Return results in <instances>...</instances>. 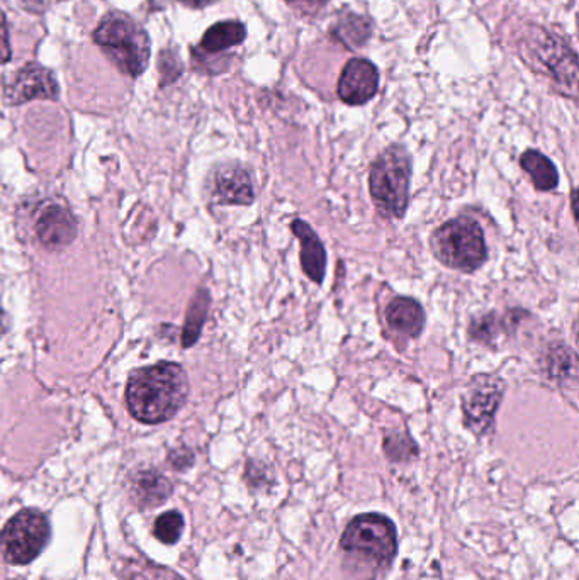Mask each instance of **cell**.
<instances>
[{
    "mask_svg": "<svg viewBox=\"0 0 579 580\" xmlns=\"http://www.w3.org/2000/svg\"><path fill=\"white\" fill-rule=\"evenodd\" d=\"M6 99L11 104H24L33 99L59 97V84L52 70L44 69L38 63H28L12 75L11 81L6 82Z\"/></svg>",
    "mask_w": 579,
    "mask_h": 580,
    "instance_id": "8",
    "label": "cell"
},
{
    "mask_svg": "<svg viewBox=\"0 0 579 580\" xmlns=\"http://www.w3.org/2000/svg\"><path fill=\"white\" fill-rule=\"evenodd\" d=\"M520 167L533 178L534 187L540 193H552L559 186V172L552 160L537 149L521 153Z\"/></svg>",
    "mask_w": 579,
    "mask_h": 580,
    "instance_id": "17",
    "label": "cell"
},
{
    "mask_svg": "<svg viewBox=\"0 0 579 580\" xmlns=\"http://www.w3.org/2000/svg\"><path fill=\"white\" fill-rule=\"evenodd\" d=\"M170 464L174 465V468L177 470H184V468H189L194 464V454L189 450L174 452L170 455Z\"/></svg>",
    "mask_w": 579,
    "mask_h": 580,
    "instance_id": "23",
    "label": "cell"
},
{
    "mask_svg": "<svg viewBox=\"0 0 579 580\" xmlns=\"http://www.w3.org/2000/svg\"><path fill=\"white\" fill-rule=\"evenodd\" d=\"M50 537L52 528L46 516L37 509H22L0 534V551L6 562L28 566L44 550Z\"/></svg>",
    "mask_w": 579,
    "mask_h": 580,
    "instance_id": "6",
    "label": "cell"
},
{
    "mask_svg": "<svg viewBox=\"0 0 579 580\" xmlns=\"http://www.w3.org/2000/svg\"><path fill=\"white\" fill-rule=\"evenodd\" d=\"M245 37H247V30L241 22H216L206 31L203 41H200L199 50L205 51V53H219V51L244 43Z\"/></svg>",
    "mask_w": 579,
    "mask_h": 580,
    "instance_id": "18",
    "label": "cell"
},
{
    "mask_svg": "<svg viewBox=\"0 0 579 580\" xmlns=\"http://www.w3.org/2000/svg\"><path fill=\"white\" fill-rule=\"evenodd\" d=\"M209 302H211V298H209L208 290H197L193 302H190L189 312H187L186 327H184V349H189V346H193L194 343L199 340L200 331H203L206 318H208Z\"/></svg>",
    "mask_w": 579,
    "mask_h": 580,
    "instance_id": "19",
    "label": "cell"
},
{
    "mask_svg": "<svg viewBox=\"0 0 579 580\" xmlns=\"http://www.w3.org/2000/svg\"><path fill=\"white\" fill-rule=\"evenodd\" d=\"M544 372L554 384H572L575 387L578 381V356L575 350L562 343L550 345L544 355Z\"/></svg>",
    "mask_w": 579,
    "mask_h": 580,
    "instance_id": "16",
    "label": "cell"
},
{
    "mask_svg": "<svg viewBox=\"0 0 579 580\" xmlns=\"http://www.w3.org/2000/svg\"><path fill=\"white\" fill-rule=\"evenodd\" d=\"M37 235L50 250L72 244L77 236V219L62 206H48L37 221Z\"/></svg>",
    "mask_w": 579,
    "mask_h": 580,
    "instance_id": "11",
    "label": "cell"
},
{
    "mask_svg": "<svg viewBox=\"0 0 579 580\" xmlns=\"http://www.w3.org/2000/svg\"><path fill=\"white\" fill-rule=\"evenodd\" d=\"M289 228L298 236L299 245H301L299 258H301V269L304 276L321 286L324 273H327V250L321 244L320 236L303 219H294Z\"/></svg>",
    "mask_w": 579,
    "mask_h": 580,
    "instance_id": "12",
    "label": "cell"
},
{
    "mask_svg": "<svg viewBox=\"0 0 579 580\" xmlns=\"http://www.w3.org/2000/svg\"><path fill=\"white\" fill-rule=\"evenodd\" d=\"M507 382L498 374H477L471 377L461 395L463 421L477 438L489 435L495 428L496 413L502 406Z\"/></svg>",
    "mask_w": 579,
    "mask_h": 580,
    "instance_id": "7",
    "label": "cell"
},
{
    "mask_svg": "<svg viewBox=\"0 0 579 580\" xmlns=\"http://www.w3.org/2000/svg\"><path fill=\"white\" fill-rule=\"evenodd\" d=\"M179 2H183L187 8L203 9L206 6H211L215 0H179Z\"/></svg>",
    "mask_w": 579,
    "mask_h": 580,
    "instance_id": "24",
    "label": "cell"
},
{
    "mask_svg": "<svg viewBox=\"0 0 579 580\" xmlns=\"http://www.w3.org/2000/svg\"><path fill=\"white\" fill-rule=\"evenodd\" d=\"M386 323L400 336L418 338L425 330V309L416 299L397 296L387 304Z\"/></svg>",
    "mask_w": 579,
    "mask_h": 580,
    "instance_id": "13",
    "label": "cell"
},
{
    "mask_svg": "<svg viewBox=\"0 0 579 580\" xmlns=\"http://www.w3.org/2000/svg\"><path fill=\"white\" fill-rule=\"evenodd\" d=\"M174 493L170 480L157 470L138 472L132 480V496L142 508H155Z\"/></svg>",
    "mask_w": 579,
    "mask_h": 580,
    "instance_id": "15",
    "label": "cell"
},
{
    "mask_svg": "<svg viewBox=\"0 0 579 580\" xmlns=\"http://www.w3.org/2000/svg\"><path fill=\"white\" fill-rule=\"evenodd\" d=\"M524 315V311L517 318H511V312L502 315L496 311L473 315L469 320V327H467V338L474 343H479V345H493L503 333H510L520 323Z\"/></svg>",
    "mask_w": 579,
    "mask_h": 580,
    "instance_id": "14",
    "label": "cell"
},
{
    "mask_svg": "<svg viewBox=\"0 0 579 580\" xmlns=\"http://www.w3.org/2000/svg\"><path fill=\"white\" fill-rule=\"evenodd\" d=\"M213 200L219 206H251L256 200L254 177L240 164H225L213 172Z\"/></svg>",
    "mask_w": 579,
    "mask_h": 580,
    "instance_id": "9",
    "label": "cell"
},
{
    "mask_svg": "<svg viewBox=\"0 0 579 580\" xmlns=\"http://www.w3.org/2000/svg\"><path fill=\"white\" fill-rule=\"evenodd\" d=\"M432 253L447 269L461 273H474L488 260L485 231L476 219L469 216L448 219L432 232Z\"/></svg>",
    "mask_w": 579,
    "mask_h": 580,
    "instance_id": "3",
    "label": "cell"
},
{
    "mask_svg": "<svg viewBox=\"0 0 579 580\" xmlns=\"http://www.w3.org/2000/svg\"><path fill=\"white\" fill-rule=\"evenodd\" d=\"M384 455L394 464L412 462L418 457V445L413 442L412 436L405 432H390L384 436Z\"/></svg>",
    "mask_w": 579,
    "mask_h": 580,
    "instance_id": "20",
    "label": "cell"
},
{
    "mask_svg": "<svg viewBox=\"0 0 579 580\" xmlns=\"http://www.w3.org/2000/svg\"><path fill=\"white\" fill-rule=\"evenodd\" d=\"M576 199H578V194H576V190L572 189L571 200H572V215H575V218H576Z\"/></svg>",
    "mask_w": 579,
    "mask_h": 580,
    "instance_id": "25",
    "label": "cell"
},
{
    "mask_svg": "<svg viewBox=\"0 0 579 580\" xmlns=\"http://www.w3.org/2000/svg\"><path fill=\"white\" fill-rule=\"evenodd\" d=\"M184 516L179 511H168L158 516L154 526V535L165 545H175L183 537Z\"/></svg>",
    "mask_w": 579,
    "mask_h": 580,
    "instance_id": "21",
    "label": "cell"
},
{
    "mask_svg": "<svg viewBox=\"0 0 579 580\" xmlns=\"http://www.w3.org/2000/svg\"><path fill=\"white\" fill-rule=\"evenodd\" d=\"M412 175V155L405 146H390L372 162L369 193L372 204L383 218H405L410 206Z\"/></svg>",
    "mask_w": 579,
    "mask_h": 580,
    "instance_id": "2",
    "label": "cell"
},
{
    "mask_svg": "<svg viewBox=\"0 0 579 580\" xmlns=\"http://www.w3.org/2000/svg\"><path fill=\"white\" fill-rule=\"evenodd\" d=\"M340 547L350 556L365 557L378 567H390L397 556L396 526L378 512L355 516L347 525Z\"/></svg>",
    "mask_w": 579,
    "mask_h": 580,
    "instance_id": "5",
    "label": "cell"
},
{
    "mask_svg": "<svg viewBox=\"0 0 579 580\" xmlns=\"http://www.w3.org/2000/svg\"><path fill=\"white\" fill-rule=\"evenodd\" d=\"M380 87V73L369 60L347 63L339 81V97L349 105L368 104Z\"/></svg>",
    "mask_w": 579,
    "mask_h": 580,
    "instance_id": "10",
    "label": "cell"
},
{
    "mask_svg": "<svg viewBox=\"0 0 579 580\" xmlns=\"http://www.w3.org/2000/svg\"><path fill=\"white\" fill-rule=\"evenodd\" d=\"M94 41L107 59L130 76L145 72L149 60V38L138 22L123 12H110L99 22Z\"/></svg>",
    "mask_w": 579,
    "mask_h": 580,
    "instance_id": "4",
    "label": "cell"
},
{
    "mask_svg": "<svg viewBox=\"0 0 579 580\" xmlns=\"http://www.w3.org/2000/svg\"><path fill=\"white\" fill-rule=\"evenodd\" d=\"M11 60V46H9L8 24L6 18L0 12V65L8 63Z\"/></svg>",
    "mask_w": 579,
    "mask_h": 580,
    "instance_id": "22",
    "label": "cell"
},
{
    "mask_svg": "<svg viewBox=\"0 0 579 580\" xmlns=\"http://www.w3.org/2000/svg\"><path fill=\"white\" fill-rule=\"evenodd\" d=\"M187 395L189 381L183 366L161 362L139 369L130 377L126 404L139 423L161 425L183 410Z\"/></svg>",
    "mask_w": 579,
    "mask_h": 580,
    "instance_id": "1",
    "label": "cell"
}]
</instances>
